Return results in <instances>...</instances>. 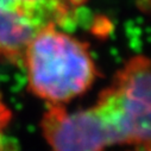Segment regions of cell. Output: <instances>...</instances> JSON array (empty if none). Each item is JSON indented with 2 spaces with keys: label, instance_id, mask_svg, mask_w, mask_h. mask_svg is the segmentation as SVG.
<instances>
[{
  "label": "cell",
  "instance_id": "7",
  "mask_svg": "<svg viewBox=\"0 0 151 151\" xmlns=\"http://www.w3.org/2000/svg\"><path fill=\"white\" fill-rule=\"evenodd\" d=\"M142 1H143V3H144L146 6H147V4H149V0H142Z\"/></svg>",
  "mask_w": 151,
  "mask_h": 151
},
{
  "label": "cell",
  "instance_id": "2",
  "mask_svg": "<svg viewBox=\"0 0 151 151\" xmlns=\"http://www.w3.org/2000/svg\"><path fill=\"white\" fill-rule=\"evenodd\" d=\"M150 62L144 56L130 60L93 108L106 126L112 144H150Z\"/></svg>",
  "mask_w": 151,
  "mask_h": 151
},
{
  "label": "cell",
  "instance_id": "3",
  "mask_svg": "<svg viewBox=\"0 0 151 151\" xmlns=\"http://www.w3.org/2000/svg\"><path fill=\"white\" fill-rule=\"evenodd\" d=\"M85 0H0V58L22 64L32 38L50 25L65 26L74 20Z\"/></svg>",
  "mask_w": 151,
  "mask_h": 151
},
{
  "label": "cell",
  "instance_id": "4",
  "mask_svg": "<svg viewBox=\"0 0 151 151\" xmlns=\"http://www.w3.org/2000/svg\"><path fill=\"white\" fill-rule=\"evenodd\" d=\"M42 130L51 151H105L113 145L93 106L68 112L62 105H50L42 120Z\"/></svg>",
  "mask_w": 151,
  "mask_h": 151
},
{
  "label": "cell",
  "instance_id": "6",
  "mask_svg": "<svg viewBox=\"0 0 151 151\" xmlns=\"http://www.w3.org/2000/svg\"><path fill=\"white\" fill-rule=\"evenodd\" d=\"M136 151H150V147L149 146H139V149Z\"/></svg>",
  "mask_w": 151,
  "mask_h": 151
},
{
  "label": "cell",
  "instance_id": "5",
  "mask_svg": "<svg viewBox=\"0 0 151 151\" xmlns=\"http://www.w3.org/2000/svg\"><path fill=\"white\" fill-rule=\"evenodd\" d=\"M11 120V111L0 98V151L6 149V137L5 131Z\"/></svg>",
  "mask_w": 151,
  "mask_h": 151
},
{
  "label": "cell",
  "instance_id": "1",
  "mask_svg": "<svg viewBox=\"0 0 151 151\" xmlns=\"http://www.w3.org/2000/svg\"><path fill=\"white\" fill-rule=\"evenodd\" d=\"M50 25L27 44L23 63L30 91L50 105L80 96L98 78L88 45Z\"/></svg>",
  "mask_w": 151,
  "mask_h": 151
}]
</instances>
